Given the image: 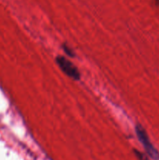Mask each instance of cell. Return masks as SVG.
<instances>
[{
    "label": "cell",
    "mask_w": 159,
    "mask_h": 160,
    "mask_svg": "<svg viewBox=\"0 0 159 160\" xmlns=\"http://www.w3.org/2000/svg\"><path fill=\"white\" fill-rule=\"evenodd\" d=\"M135 131L137 134V138L142 145L143 146L144 149L146 150L147 153L151 159L154 160H159V152L155 148V147L152 145L150 141L149 137L147 134L146 131L143 126L140 124H137L135 127Z\"/></svg>",
    "instance_id": "6da1fadb"
},
{
    "label": "cell",
    "mask_w": 159,
    "mask_h": 160,
    "mask_svg": "<svg viewBox=\"0 0 159 160\" xmlns=\"http://www.w3.org/2000/svg\"><path fill=\"white\" fill-rule=\"evenodd\" d=\"M55 62L60 70L69 78L75 81H79L80 79V73L79 70L68 59L62 56H58L55 58Z\"/></svg>",
    "instance_id": "7a4b0ae2"
},
{
    "label": "cell",
    "mask_w": 159,
    "mask_h": 160,
    "mask_svg": "<svg viewBox=\"0 0 159 160\" xmlns=\"http://www.w3.org/2000/svg\"><path fill=\"white\" fill-rule=\"evenodd\" d=\"M62 49H63V51L65 52V54L68 55V56H70V57H73V56H75L74 52L72 50V48H70L68 45H66V44H63V45H62Z\"/></svg>",
    "instance_id": "3957f363"
},
{
    "label": "cell",
    "mask_w": 159,
    "mask_h": 160,
    "mask_svg": "<svg viewBox=\"0 0 159 160\" xmlns=\"http://www.w3.org/2000/svg\"><path fill=\"white\" fill-rule=\"evenodd\" d=\"M135 154L137 155V156L138 157V159L140 160H148L147 158V156H144L143 153L140 152L135 151Z\"/></svg>",
    "instance_id": "277c9868"
}]
</instances>
